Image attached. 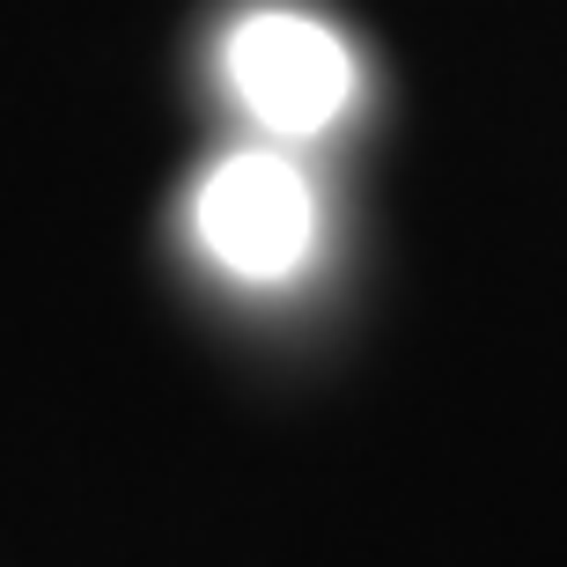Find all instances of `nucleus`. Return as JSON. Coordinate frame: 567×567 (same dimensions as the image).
I'll return each mask as SVG.
<instances>
[{
  "label": "nucleus",
  "mask_w": 567,
  "mask_h": 567,
  "mask_svg": "<svg viewBox=\"0 0 567 567\" xmlns=\"http://www.w3.org/2000/svg\"><path fill=\"white\" fill-rule=\"evenodd\" d=\"M229 89L274 141H317L354 104V52L339 30L295 8H258L229 30Z\"/></svg>",
  "instance_id": "nucleus-1"
},
{
  "label": "nucleus",
  "mask_w": 567,
  "mask_h": 567,
  "mask_svg": "<svg viewBox=\"0 0 567 567\" xmlns=\"http://www.w3.org/2000/svg\"><path fill=\"white\" fill-rule=\"evenodd\" d=\"M192 229L207 258L236 280H288L310 258L317 236V192L295 155L280 147H236L199 177L192 192Z\"/></svg>",
  "instance_id": "nucleus-2"
}]
</instances>
